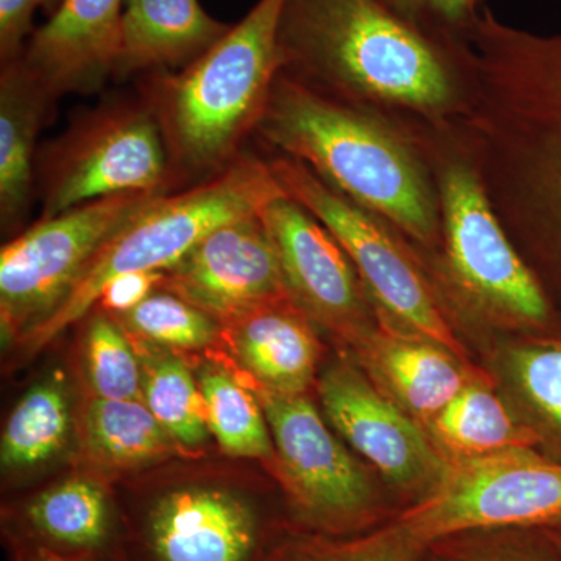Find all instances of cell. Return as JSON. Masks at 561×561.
I'll return each mask as SVG.
<instances>
[{"label":"cell","mask_w":561,"mask_h":561,"mask_svg":"<svg viewBox=\"0 0 561 561\" xmlns=\"http://www.w3.org/2000/svg\"><path fill=\"white\" fill-rule=\"evenodd\" d=\"M454 139L561 316V35L483 9L467 38Z\"/></svg>","instance_id":"obj_1"},{"label":"cell","mask_w":561,"mask_h":561,"mask_svg":"<svg viewBox=\"0 0 561 561\" xmlns=\"http://www.w3.org/2000/svg\"><path fill=\"white\" fill-rule=\"evenodd\" d=\"M279 46L284 72L402 131L448 130L463 108L467 41L386 0H286Z\"/></svg>","instance_id":"obj_2"},{"label":"cell","mask_w":561,"mask_h":561,"mask_svg":"<svg viewBox=\"0 0 561 561\" xmlns=\"http://www.w3.org/2000/svg\"><path fill=\"white\" fill-rule=\"evenodd\" d=\"M256 131L402 238L442 249L434 179L400 128L280 69Z\"/></svg>","instance_id":"obj_3"},{"label":"cell","mask_w":561,"mask_h":561,"mask_svg":"<svg viewBox=\"0 0 561 561\" xmlns=\"http://www.w3.org/2000/svg\"><path fill=\"white\" fill-rule=\"evenodd\" d=\"M286 0L256 5L198 60L151 81L149 106L160 122L173 169L224 171L256 131L283 69L279 25Z\"/></svg>","instance_id":"obj_4"},{"label":"cell","mask_w":561,"mask_h":561,"mask_svg":"<svg viewBox=\"0 0 561 561\" xmlns=\"http://www.w3.org/2000/svg\"><path fill=\"white\" fill-rule=\"evenodd\" d=\"M408 138L437 190L443 272L454 297L493 327L526 335H561L560 312L502 228L451 133L416 127Z\"/></svg>","instance_id":"obj_5"},{"label":"cell","mask_w":561,"mask_h":561,"mask_svg":"<svg viewBox=\"0 0 561 561\" xmlns=\"http://www.w3.org/2000/svg\"><path fill=\"white\" fill-rule=\"evenodd\" d=\"M287 195L268 161L239 157L201 186L162 194L147 203L95 254L65 301L20 339L35 353L98 305L103 289L122 275L165 272L203 238Z\"/></svg>","instance_id":"obj_6"},{"label":"cell","mask_w":561,"mask_h":561,"mask_svg":"<svg viewBox=\"0 0 561 561\" xmlns=\"http://www.w3.org/2000/svg\"><path fill=\"white\" fill-rule=\"evenodd\" d=\"M275 445L278 479L298 529L346 537L393 522L398 507L354 459L306 394L254 389Z\"/></svg>","instance_id":"obj_7"},{"label":"cell","mask_w":561,"mask_h":561,"mask_svg":"<svg viewBox=\"0 0 561 561\" xmlns=\"http://www.w3.org/2000/svg\"><path fill=\"white\" fill-rule=\"evenodd\" d=\"M284 192L321 221L346 251L376 311L401 330L437 343L474 365L437 290L393 228L343 197L291 158L268 161Z\"/></svg>","instance_id":"obj_8"},{"label":"cell","mask_w":561,"mask_h":561,"mask_svg":"<svg viewBox=\"0 0 561 561\" xmlns=\"http://www.w3.org/2000/svg\"><path fill=\"white\" fill-rule=\"evenodd\" d=\"M394 522L427 546L463 531L561 526V461L538 449L448 460L442 481Z\"/></svg>","instance_id":"obj_9"},{"label":"cell","mask_w":561,"mask_h":561,"mask_svg":"<svg viewBox=\"0 0 561 561\" xmlns=\"http://www.w3.org/2000/svg\"><path fill=\"white\" fill-rule=\"evenodd\" d=\"M162 194H124L84 203L38 224L0 251L3 337L20 339L46 320L122 225Z\"/></svg>","instance_id":"obj_10"},{"label":"cell","mask_w":561,"mask_h":561,"mask_svg":"<svg viewBox=\"0 0 561 561\" xmlns=\"http://www.w3.org/2000/svg\"><path fill=\"white\" fill-rule=\"evenodd\" d=\"M173 173L149 105L106 106L55 144L43 173V217L124 194H168Z\"/></svg>","instance_id":"obj_11"},{"label":"cell","mask_w":561,"mask_h":561,"mask_svg":"<svg viewBox=\"0 0 561 561\" xmlns=\"http://www.w3.org/2000/svg\"><path fill=\"white\" fill-rule=\"evenodd\" d=\"M289 526L242 491L186 483L140 505L130 561H267Z\"/></svg>","instance_id":"obj_12"},{"label":"cell","mask_w":561,"mask_h":561,"mask_svg":"<svg viewBox=\"0 0 561 561\" xmlns=\"http://www.w3.org/2000/svg\"><path fill=\"white\" fill-rule=\"evenodd\" d=\"M317 391L334 430L382 476L398 513L442 481L448 459L430 432L348 360L332 364Z\"/></svg>","instance_id":"obj_13"},{"label":"cell","mask_w":561,"mask_h":561,"mask_svg":"<svg viewBox=\"0 0 561 561\" xmlns=\"http://www.w3.org/2000/svg\"><path fill=\"white\" fill-rule=\"evenodd\" d=\"M260 216L278 251L291 300L313 324L354 348L378 327L379 316L346 251L289 195L268 203Z\"/></svg>","instance_id":"obj_14"},{"label":"cell","mask_w":561,"mask_h":561,"mask_svg":"<svg viewBox=\"0 0 561 561\" xmlns=\"http://www.w3.org/2000/svg\"><path fill=\"white\" fill-rule=\"evenodd\" d=\"M162 289L197 306L220 324L291 298L278 251L260 213L209 232L165 271Z\"/></svg>","instance_id":"obj_15"},{"label":"cell","mask_w":561,"mask_h":561,"mask_svg":"<svg viewBox=\"0 0 561 561\" xmlns=\"http://www.w3.org/2000/svg\"><path fill=\"white\" fill-rule=\"evenodd\" d=\"M10 549L57 561H130L110 494L91 479H66L39 491L7 518Z\"/></svg>","instance_id":"obj_16"},{"label":"cell","mask_w":561,"mask_h":561,"mask_svg":"<svg viewBox=\"0 0 561 561\" xmlns=\"http://www.w3.org/2000/svg\"><path fill=\"white\" fill-rule=\"evenodd\" d=\"M125 0H62L21 61L51 98L99 90L114 76Z\"/></svg>","instance_id":"obj_17"},{"label":"cell","mask_w":561,"mask_h":561,"mask_svg":"<svg viewBox=\"0 0 561 561\" xmlns=\"http://www.w3.org/2000/svg\"><path fill=\"white\" fill-rule=\"evenodd\" d=\"M353 351L368 378L427 432L468 383L489 378L451 351L382 317Z\"/></svg>","instance_id":"obj_18"},{"label":"cell","mask_w":561,"mask_h":561,"mask_svg":"<svg viewBox=\"0 0 561 561\" xmlns=\"http://www.w3.org/2000/svg\"><path fill=\"white\" fill-rule=\"evenodd\" d=\"M221 341L256 389L295 397L308 393L316 381L320 341L313 321L291 298L221 324Z\"/></svg>","instance_id":"obj_19"},{"label":"cell","mask_w":561,"mask_h":561,"mask_svg":"<svg viewBox=\"0 0 561 561\" xmlns=\"http://www.w3.org/2000/svg\"><path fill=\"white\" fill-rule=\"evenodd\" d=\"M230 28L209 16L198 0H125L114 76L186 68Z\"/></svg>","instance_id":"obj_20"},{"label":"cell","mask_w":561,"mask_h":561,"mask_svg":"<svg viewBox=\"0 0 561 561\" xmlns=\"http://www.w3.org/2000/svg\"><path fill=\"white\" fill-rule=\"evenodd\" d=\"M54 98L20 60L0 76V220L13 227L27 214L33 190L36 139Z\"/></svg>","instance_id":"obj_21"},{"label":"cell","mask_w":561,"mask_h":561,"mask_svg":"<svg viewBox=\"0 0 561 561\" xmlns=\"http://www.w3.org/2000/svg\"><path fill=\"white\" fill-rule=\"evenodd\" d=\"M430 435L448 460L481 459L497 454L538 449L540 434L491 389L476 379L457 394L431 424Z\"/></svg>","instance_id":"obj_22"},{"label":"cell","mask_w":561,"mask_h":561,"mask_svg":"<svg viewBox=\"0 0 561 561\" xmlns=\"http://www.w3.org/2000/svg\"><path fill=\"white\" fill-rule=\"evenodd\" d=\"M84 443L108 468H136L171 456L176 443L144 400L95 398L84 415Z\"/></svg>","instance_id":"obj_23"},{"label":"cell","mask_w":561,"mask_h":561,"mask_svg":"<svg viewBox=\"0 0 561 561\" xmlns=\"http://www.w3.org/2000/svg\"><path fill=\"white\" fill-rule=\"evenodd\" d=\"M210 434L225 453L260 459L276 467L275 445L260 398L220 365H206L198 373Z\"/></svg>","instance_id":"obj_24"},{"label":"cell","mask_w":561,"mask_h":561,"mask_svg":"<svg viewBox=\"0 0 561 561\" xmlns=\"http://www.w3.org/2000/svg\"><path fill=\"white\" fill-rule=\"evenodd\" d=\"M70 402L58 379L32 387L14 405L0 442L3 470H31L54 459L68 442Z\"/></svg>","instance_id":"obj_25"},{"label":"cell","mask_w":561,"mask_h":561,"mask_svg":"<svg viewBox=\"0 0 561 561\" xmlns=\"http://www.w3.org/2000/svg\"><path fill=\"white\" fill-rule=\"evenodd\" d=\"M511 378L542 453L561 461V335H527L511 348Z\"/></svg>","instance_id":"obj_26"},{"label":"cell","mask_w":561,"mask_h":561,"mask_svg":"<svg viewBox=\"0 0 561 561\" xmlns=\"http://www.w3.org/2000/svg\"><path fill=\"white\" fill-rule=\"evenodd\" d=\"M154 348L139 359L142 400L176 445L201 446L210 434L201 386L183 359Z\"/></svg>","instance_id":"obj_27"},{"label":"cell","mask_w":561,"mask_h":561,"mask_svg":"<svg viewBox=\"0 0 561 561\" xmlns=\"http://www.w3.org/2000/svg\"><path fill=\"white\" fill-rule=\"evenodd\" d=\"M427 545L398 522L364 534L332 537L290 526L267 561H416Z\"/></svg>","instance_id":"obj_28"},{"label":"cell","mask_w":561,"mask_h":561,"mask_svg":"<svg viewBox=\"0 0 561 561\" xmlns=\"http://www.w3.org/2000/svg\"><path fill=\"white\" fill-rule=\"evenodd\" d=\"M122 328L161 348L203 350L221 341V324L172 291H153L131 311L113 316Z\"/></svg>","instance_id":"obj_29"},{"label":"cell","mask_w":561,"mask_h":561,"mask_svg":"<svg viewBox=\"0 0 561 561\" xmlns=\"http://www.w3.org/2000/svg\"><path fill=\"white\" fill-rule=\"evenodd\" d=\"M84 368L95 398L142 400V368L127 332L114 317H92L84 335Z\"/></svg>","instance_id":"obj_30"},{"label":"cell","mask_w":561,"mask_h":561,"mask_svg":"<svg viewBox=\"0 0 561 561\" xmlns=\"http://www.w3.org/2000/svg\"><path fill=\"white\" fill-rule=\"evenodd\" d=\"M430 549L442 561H557L545 527L463 531L431 542Z\"/></svg>","instance_id":"obj_31"},{"label":"cell","mask_w":561,"mask_h":561,"mask_svg":"<svg viewBox=\"0 0 561 561\" xmlns=\"http://www.w3.org/2000/svg\"><path fill=\"white\" fill-rule=\"evenodd\" d=\"M483 9L482 0H405V13L421 27L459 41H467Z\"/></svg>","instance_id":"obj_32"},{"label":"cell","mask_w":561,"mask_h":561,"mask_svg":"<svg viewBox=\"0 0 561 561\" xmlns=\"http://www.w3.org/2000/svg\"><path fill=\"white\" fill-rule=\"evenodd\" d=\"M62 0H0V60L2 65L20 60L31 41L33 18L39 9L49 16Z\"/></svg>","instance_id":"obj_33"},{"label":"cell","mask_w":561,"mask_h":561,"mask_svg":"<svg viewBox=\"0 0 561 561\" xmlns=\"http://www.w3.org/2000/svg\"><path fill=\"white\" fill-rule=\"evenodd\" d=\"M165 272H138L130 275H122L111 280L103 289L98 305L103 311L121 316L131 311L133 308L150 297L158 287H162Z\"/></svg>","instance_id":"obj_34"},{"label":"cell","mask_w":561,"mask_h":561,"mask_svg":"<svg viewBox=\"0 0 561 561\" xmlns=\"http://www.w3.org/2000/svg\"><path fill=\"white\" fill-rule=\"evenodd\" d=\"M13 561H57L49 557L32 551H22V549H10Z\"/></svg>","instance_id":"obj_35"},{"label":"cell","mask_w":561,"mask_h":561,"mask_svg":"<svg viewBox=\"0 0 561 561\" xmlns=\"http://www.w3.org/2000/svg\"><path fill=\"white\" fill-rule=\"evenodd\" d=\"M548 530L549 537L556 551L557 561H561V526L545 527Z\"/></svg>","instance_id":"obj_36"},{"label":"cell","mask_w":561,"mask_h":561,"mask_svg":"<svg viewBox=\"0 0 561 561\" xmlns=\"http://www.w3.org/2000/svg\"><path fill=\"white\" fill-rule=\"evenodd\" d=\"M386 2L389 3L390 7H393L394 10L408 16V13H405V0H386Z\"/></svg>","instance_id":"obj_37"},{"label":"cell","mask_w":561,"mask_h":561,"mask_svg":"<svg viewBox=\"0 0 561 561\" xmlns=\"http://www.w3.org/2000/svg\"><path fill=\"white\" fill-rule=\"evenodd\" d=\"M416 561H442L438 559L437 556H435L434 552L431 551L430 546H427L426 552L423 553V556L420 557Z\"/></svg>","instance_id":"obj_38"}]
</instances>
